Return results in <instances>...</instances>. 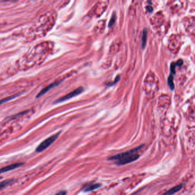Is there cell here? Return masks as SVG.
Returning a JSON list of instances; mask_svg holds the SVG:
<instances>
[{"instance_id": "1", "label": "cell", "mask_w": 195, "mask_h": 195, "mask_svg": "<svg viewBox=\"0 0 195 195\" xmlns=\"http://www.w3.org/2000/svg\"><path fill=\"white\" fill-rule=\"evenodd\" d=\"M144 147V144H142L127 151L110 156L108 157V160L115 161V163L117 165H124L132 162L140 157V155L137 152Z\"/></svg>"}, {"instance_id": "2", "label": "cell", "mask_w": 195, "mask_h": 195, "mask_svg": "<svg viewBox=\"0 0 195 195\" xmlns=\"http://www.w3.org/2000/svg\"><path fill=\"white\" fill-rule=\"evenodd\" d=\"M61 132H59L49 137V138H46L44 141H43L36 148V152L39 153L44 151H45L46 149H47L49 146H50L59 137V135H60Z\"/></svg>"}, {"instance_id": "3", "label": "cell", "mask_w": 195, "mask_h": 195, "mask_svg": "<svg viewBox=\"0 0 195 195\" xmlns=\"http://www.w3.org/2000/svg\"><path fill=\"white\" fill-rule=\"evenodd\" d=\"M83 90H84V89L82 87H80V88H78L77 89H75V91H73V92H72L69 93V94L65 95V96L60 98L56 102V103H57V102H61L66 101L67 100H69V99H70L71 98L75 97V96H77L78 95H80V93H81L83 92Z\"/></svg>"}, {"instance_id": "4", "label": "cell", "mask_w": 195, "mask_h": 195, "mask_svg": "<svg viewBox=\"0 0 195 195\" xmlns=\"http://www.w3.org/2000/svg\"><path fill=\"white\" fill-rule=\"evenodd\" d=\"M101 187V184L100 183H93V184H89L86 185H84L82 188L81 191L88 192H91L94 190H96L98 188H100Z\"/></svg>"}, {"instance_id": "5", "label": "cell", "mask_w": 195, "mask_h": 195, "mask_svg": "<svg viewBox=\"0 0 195 195\" xmlns=\"http://www.w3.org/2000/svg\"><path fill=\"white\" fill-rule=\"evenodd\" d=\"M23 164H24L23 162H21V163L19 162V163H15V164H12L7 165V166L0 169V174L15 169L20 167V166L22 165Z\"/></svg>"}, {"instance_id": "6", "label": "cell", "mask_w": 195, "mask_h": 195, "mask_svg": "<svg viewBox=\"0 0 195 195\" xmlns=\"http://www.w3.org/2000/svg\"><path fill=\"white\" fill-rule=\"evenodd\" d=\"M184 184H180L179 185H176L175 187L171 188L169 189L168 191H167L166 192H165L163 195H174L176 193L179 192L183 187Z\"/></svg>"}, {"instance_id": "7", "label": "cell", "mask_w": 195, "mask_h": 195, "mask_svg": "<svg viewBox=\"0 0 195 195\" xmlns=\"http://www.w3.org/2000/svg\"><path fill=\"white\" fill-rule=\"evenodd\" d=\"M59 83H60L59 82H55L52 83V84L49 85L48 86H46L45 88H44L41 91V92H40L37 95V98H39L40 96H42L43 95H44L45 93H46L48 91H49L50 89H51L53 88V87H55V86L58 85Z\"/></svg>"}, {"instance_id": "8", "label": "cell", "mask_w": 195, "mask_h": 195, "mask_svg": "<svg viewBox=\"0 0 195 195\" xmlns=\"http://www.w3.org/2000/svg\"><path fill=\"white\" fill-rule=\"evenodd\" d=\"M147 38V29L145 28L143 30L142 36V39H141V46L142 49H144L145 47Z\"/></svg>"}, {"instance_id": "9", "label": "cell", "mask_w": 195, "mask_h": 195, "mask_svg": "<svg viewBox=\"0 0 195 195\" xmlns=\"http://www.w3.org/2000/svg\"><path fill=\"white\" fill-rule=\"evenodd\" d=\"M13 180H6L0 183V190L4 188L5 187L9 185L10 183L13 182Z\"/></svg>"}, {"instance_id": "10", "label": "cell", "mask_w": 195, "mask_h": 195, "mask_svg": "<svg viewBox=\"0 0 195 195\" xmlns=\"http://www.w3.org/2000/svg\"><path fill=\"white\" fill-rule=\"evenodd\" d=\"M168 83L171 90L174 89V76L173 74H171L168 78Z\"/></svg>"}, {"instance_id": "11", "label": "cell", "mask_w": 195, "mask_h": 195, "mask_svg": "<svg viewBox=\"0 0 195 195\" xmlns=\"http://www.w3.org/2000/svg\"><path fill=\"white\" fill-rule=\"evenodd\" d=\"M116 20V15L115 12H113V13L112 14V17L111 18V20L109 21V23L108 26L110 28L112 26H113L114 25Z\"/></svg>"}, {"instance_id": "12", "label": "cell", "mask_w": 195, "mask_h": 195, "mask_svg": "<svg viewBox=\"0 0 195 195\" xmlns=\"http://www.w3.org/2000/svg\"><path fill=\"white\" fill-rule=\"evenodd\" d=\"M15 97H16V96H10V97H9V98H5L4 99H2V100H0V105L2 104H3V103H4V102H7V101L12 100L13 98H14Z\"/></svg>"}, {"instance_id": "13", "label": "cell", "mask_w": 195, "mask_h": 195, "mask_svg": "<svg viewBox=\"0 0 195 195\" xmlns=\"http://www.w3.org/2000/svg\"><path fill=\"white\" fill-rule=\"evenodd\" d=\"M176 66V63L173 62V63L171 64V73L173 74V75H174L175 73Z\"/></svg>"}, {"instance_id": "14", "label": "cell", "mask_w": 195, "mask_h": 195, "mask_svg": "<svg viewBox=\"0 0 195 195\" xmlns=\"http://www.w3.org/2000/svg\"><path fill=\"white\" fill-rule=\"evenodd\" d=\"M66 191H61L59 192L58 193H57L55 195H66Z\"/></svg>"}, {"instance_id": "15", "label": "cell", "mask_w": 195, "mask_h": 195, "mask_svg": "<svg viewBox=\"0 0 195 195\" xmlns=\"http://www.w3.org/2000/svg\"><path fill=\"white\" fill-rule=\"evenodd\" d=\"M183 63V60L181 59H179L178 61H177V62H176V66H181Z\"/></svg>"}, {"instance_id": "16", "label": "cell", "mask_w": 195, "mask_h": 195, "mask_svg": "<svg viewBox=\"0 0 195 195\" xmlns=\"http://www.w3.org/2000/svg\"><path fill=\"white\" fill-rule=\"evenodd\" d=\"M139 191H138L137 192H135L134 194H132V195H136L137 194V193H138V192Z\"/></svg>"}, {"instance_id": "17", "label": "cell", "mask_w": 195, "mask_h": 195, "mask_svg": "<svg viewBox=\"0 0 195 195\" xmlns=\"http://www.w3.org/2000/svg\"></svg>"}]
</instances>
